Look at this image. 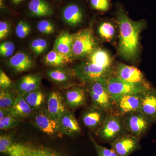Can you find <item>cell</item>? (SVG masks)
Here are the masks:
<instances>
[{"instance_id": "1", "label": "cell", "mask_w": 156, "mask_h": 156, "mask_svg": "<svg viewBox=\"0 0 156 156\" xmlns=\"http://www.w3.org/2000/svg\"><path fill=\"white\" fill-rule=\"evenodd\" d=\"M116 17L119 27V53L125 60L135 61L139 55L140 36L145 27V21L132 20L120 6Z\"/></svg>"}, {"instance_id": "4", "label": "cell", "mask_w": 156, "mask_h": 156, "mask_svg": "<svg viewBox=\"0 0 156 156\" xmlns=\"http://www.w3.org/2000/svg\"><path fill=\"white\" fill-rule=\"evenodd\" d=\"M95 134L102 141L111 143L120 136L129 133L122 118L114 113H108L103 125Z\"/></svg>"}, {"instance_id": "23", "label": "cell", "mask_w": 156, "mask_h": 156, "mask_svg": "<svg viewBox=\"0 0 156 156\" xmlns=\"http://www.w3.org/2000/svg\"><path fill=\"white\" fill-rule=\"evenodd\" d=\"M62 17L68 24L76 26L83 21V14L82 9L76 4L66 6L62 11Z\"/></svg>"}, {"instance_id": "2", "label": "cell", "mask_w": 156, "mask_h": 156, "mask_svg": "<svg viewBox=\"0 0 156 156\" xmlns=\"http://www.w3.org/2000/svg\"><path fill=\"white\" fill-rule=\"evenodd\" d=\"M87 92L91 99V105L108 113L113 112L115 102L110 94L107 80L94 81L87 84Z\"/></svg>"}, {"instance_id": "6", "label": "cell", "mask_w": 156, "mask_h": 156, "mask_svg": "<svg viewBox=\"0 0 156 156\" xmlns=\"http://www.w3.org/2000/svg\"><path fill=\"white\" fill-rule=\"evenodd\" d=\"M110 94L115 102L125 95L142 93L151 86L134 83L124 80L117 76H112L107 80Z\"/></svg>"}, {"instance_id": "11", "label": "cell", "mask_w": 156, "mask_h": 156, "mask_svg": "<svg viewBox=\"0 0 156 156\" xmlns=\"http://www.w3.org/2000/svg\"><path fill=\"white\" fill-rule=\"evenodd\" d=\"M108 113L91 105L83 112L81 119L85 127L95 133L103 125Z\"/></svg>"}, {"instance_id": "26", "label": "cell", "mask_w": 156, "mask_h": 156, "mask_svg": "<svg viewBox=\"0 0 156 156\" xmlns=\"http://www.w3.org/2000/svg\"><path fill=\"white\" fill-rule=\"evenodd\" d=\"M23 97L34 111L40 109L47 100L44 93L40 88L25 94Z\"/></svg>"}, {"instance_id": "41", "label": "cell", "mask_w": 156, "mask_h": 156, "mask_svg": "<svg viewBox=\"0 0 156 156\" xmlns=\"http://www.w3.org/2000/svg\"><path fill=\"white\" fill-rule=\"evenodd\" d=\"M4 0H0V6L1 8L4 7Z\"/></svg>"}, {"instance_id": "29", "label": "cell", "mask_w": 156, "mask_h": 156, "mask_svg": "<svg viewBox=\"0 0 156 156\" xmlns=\"http://www.w3.org/2000/svg\"><path fill=\"white\" fill-rule=\"evenodd\" d=\"M98 32L102 39L106 41H110L114 37L115 29L114 26L111 23L105 21L98 27Z\"/></svg>"}, {"instance_id": "24", "label": "cell", "mask_w": 156, "mask_h": 156, "mask_svg": "<svg viewBox=\"0 0 156 156\" xmlns=\"http://www.w3.org/2000/svg\"><path fill=\"white\" fill-rule=\"evenodd\" d=\"M88 60L102 67L113 69L111 56L107 51L104 49H96L89 55Z\"/></svg>"}, {"instance_id": "36", "label": "cell", "mask_w": 156, "mask_h": 156, "mask_svg": "<svg viewBox=\"0 0 156 156\" xmlns=\"http://www.w3.org/2000/svg\"><path fill=\"white\" fill-rule=\"evenodd\" d=\"M15 45L10 41L4 42L0 45V53L4 57H11L14 53Z\"/></svg>"}, {"instance_id": "17", "label": "cell", "mask_w": 156, "mask_h": 156, "mask_svg": "<svg viewBox=\"0 0 156 156\" xmlns=\"http://www.w3.org/2000/svg\"><path fill=\"white\" fill-rule=\"evenodd\" d=\"M140 111L156 122V90L152 87L142 93Z\"/></svg>"}, {"instance_id": "3", "label": "cell", "mask_w": 156, "mask_h": 156, "mask_svg": "<svg viewBox=\"0 0 156 156\" xmlns=\"http://www.w3.org/2000/svg\"><path fill=\"white\" fill-rule=\"evenodd\" d=\"M113 69L105 68L87 60L74 69L75 76L83 83L87 84L100 80H108L112 76Z\"/></svg>"}, {"instance_id": "37", "label": "cell", "mask_w": 156, "mask_h": 156, "mask_svg": "<svg viewBox=\"0 0 156 156\" xmlns=\"http://www.w3.org/2000/svg\"><path fill=\"white\" fill-rule=\"evenodd\" d=\"M92 8L97 11L105 12L110 8V0H90Z\"/></svg>"}, {"instance_id": "12", "label": "cell", "mask_w": 156, "mask_h": 156, "mask_svg": "<svg viewBox=\"0 0 156 156\" xmlns=\"http://www.w3.org/2000/svg\"><path fill=\"white\" fill-rule=\"evenodd\" d=\"M32 147L16 142L9 134L0 136V152L7 156H27Z\"/></svg>"}, {"instance_id": "19", "label": "cell", "mask_w": 156, "mask_h": 156, "mask_svg": "<svg viewBox=\"0 0 156 156\" xmlns=\"http://www.w3.org/2000/svg\"><path fill=\"white\" fill-rule=\"evenodd\" d=\"M73 34L64 32L57 37L54 44L53 49L69 60L73 58Z\"/></svg>"}, {"instance_id": "20", "label": "cell", "mask_w": 156, "mask_h": 156, "mask_svg": "<svg viewBox=\"0 0 156 156\" xmlns=\"http://www.w3.org/2000/svg\"><path fill=\"white\" fill-rule=\"evenodd\" d=\"M9 66L18 73L27 71L33 67L34 62L27 55L23 52H19L9 59Z\"/></svg>"}, {"instance_id": "28", "label": "cell", "mask_w": 156, "mask_h": 156, "mask_svg": "<svg viewBox=\"0 0 156 156\" xmlns=\"http://www.w3.org/2000/svg\"><path fill=\"white\" fill-rule=\"evenodd\" d=\"M17 96L12 89H1L0 90V108H10Z\"/></svg>"}, {"instance_id": "31", "label": "cell", "mask_w": 156, "mask_h": 156, "mask_svg": "<svg viewBox=\"0 0 156 156\" xmlns=\"http://www.w3.org/2000/svg\"><path fill=\"white\" fill-rule=\"evenodd\" d=\"M89 137L95 147L98 156H119L112 148H108L98 144L94 137L90 134H89Z\"/></svg>"}, {"instance_id": "8", "label": "cell", "mask_w": 156, "mask_h": 156, "mask_svg": "<svg viewBox=\"0 0 156 156\" xmlns=\"http://www.w3.org/2000/svg\"><path fill=\"white\" fill-rule=\"evenodd\" d=\"M32 122L40 131L52 136H61L58 120L54 119L46 110H41L34 115Z\"/></svg>"}, {"instance_id": "38", "label": "cell", "mask_w": 156, "mask_h": 156, "mask_svg": "<svg viewBox=\"0 0 156 156\" xmlns=\"http://www.w3.org/2000/svg\"><path fill=\"white\" fill-rule=\"evenodd\" d=\"M13 83L9 76L2 69L0 71V88L1 89H12Z\"/></svg>"}, {"instance_id": "21", "label": "cell", "mask_w": 156, "mask_h": 156, "mask_svg": "<svg viewBox=\"0 0 156 156\" xmlns=\"http://www.w3.org/2000/svg\"><path fill=\"white\" fill-rule=\"evenodd\" d=\"M10 111L11 115L20 120L30 116L34 111L23 96L20 95H17Z\"/></svg>"}, {"instance_id": "27", "label": "cell", "mask_w": 156, "mask_h": 156, "mask_svg": "<svg viewBox=\"0 0 156 156\" xmlns=\"http://www.w3.org/2000/svg\"><path fill=\"white\" fill-rule=\"evenodd\" d=\"M44 60L45 64L54 67H61L69 61L67 58L54 49L46 55Z\"/></svg>"}, {"instance_id": "34", "label": "cell", "mask_w": 156, "mask_h": 156, "mask_svg": "<svg viewBox=\"0 0 156 156\" xmlns=\"http://www.w3.org/2000/svg\"><path fill=\"white\" fill-rule=\"evenodd\" d=\"M31 27L27 23L24 21H20L16 27L15 33L20 38H24L30 33Z\"/></svg>"}, {"instance_id": "35", "label": "cell", "mask_w": 156, "mask_h": 156, "mask_svg": "<svg viewBox=\"0 0 156 156\" xmlns=\"http://www.w3.org/2000/svg\"><path fill=\"white\" fill-rule=\"evenodd\" d=\"M37 28L40 32L46 35L51 34L55 31V27L53 23L45 20L38 23Z\"/></svg>"}, {"instance_id": "39", "label": "cell", "mask_w": 156, "mask_h": 156, "mask_svg": "<svg viewBox=\"0 0 156 156\" xmlns=\"http://www.w3.org/2000/svg\"><path fill=\"white\" fill-rule=\"evenodd\" d=\"M10 27L9 24L5 21L0 22V39L1 40L5 38L9 34Z\"/></svg>"}, {"instance_id": "15", "label": "cell", "mask_w": 156, "mask_h": 156, "mask_svg": "<svg viewBox=\"0 0 156 156\" xmlns=\"http://www.w3.org/2000/svg\"><path fill=\"white\" fill-rule=\"evenodd\" d=\"M116 76L130 83L151 86L139 69L134 66L124 63L118 64Z\"/></svg>"}, {"instance_id": "25", "label": "cell", "mask_w": 156, "mask_h": 156, "mask_svg": "<svg viewBox=\"0 0 156 156\" xmlns=\"http://www.w3.org/2000/svg\"><path fill=\"white\" fill-rule=\"evenodd\" d=\"M28 8L32 14L37 17L49 16L53 13L51 6L44 0H31Z\"/></svg>"}, {"instance_id": "32", "label": "cell", "mask_w": 156, "mask_h": 156, "mask_svg": "<svg viewBox=\"0 0 156 156\" xmlns=\"http://www.w3.org/2000/svg\"><path fill=\"white\" fill-rule=\"evenodd\" d=\"M27 156H62L55 151L48 148L32 147Z\"/></svg>"}, {"instance_id": "22", "label": "cell", "mask_w": 156, "mask_h": 156, "mask_svg": "<svg viewBox=\"0 0 156 156\" xmlns=\"http://www.w3.org/2000/svg\"><path fill=\"white\" fill-rule=\"evenodd\" d=\"M46 73L51 81L63 87H67L73 80V74L61 67H54Z\"/></svg>"}, {"instance_id": "18", "label": "cell", "mask_w": 156, "mask_h": 156, "mask_svg": "<svg viewBox=\"0 0 156 156\" xmlns=\"http://www.w3.org/2000/svg\"><path fill=\"white\" fill-rule=\"evenodd\" d=\"M59 131L61 134L66 136H75L81 132V128L75 116L69 109L58 121Z\"/></svg>"}, {"instance_id": "16", "label": "cell", "mask_w": 156, "mask_h": 156, "mask_svg": "<svg viewBox=\"0 0 156 156\" xmlns=\"http://www.w3.org/2000/svg\"><path fill=\"white\" fill-rule=\"evenodd\" d=\"M87 92L86 89L80 87L69 88L63 95L66 106L73 110L84 106L87 102Z\"/></svg>"}, {"instance_id": "33", "label": "cell", "mask_w": 156, "mask_h": 156, "mask_svg": "<svg viewBox=\"0 0 156 156\" xmlns=\"http://www.w3.org/2000/svg\"><path fill=\"white\" fill-rule=\"evenodd\" d=\"M48 42L44 39L38 38L34 40L31 43L30 48L34 53L40 55L44 53L48 47Z\"/></svg>"}, {"instance_id": "40", "label": "cell", "mask_w": 156, "mask_h": 156, "mask_svg": "<svg viewBox=\"0 0 156 156\" xmlns=\"http://www.w3.org/2000/svg\"><path fill=\"white\" fill-rule=\"evenodd\" d=\"M23 0H11L12 2L15 5H18L20 2H22Z\"/></svg>"}, {"instance_id": "13", "label": "cell", "mask_w": 156, "mask_h": 156, "mask_svg": "<svg viewBox=\"0 0 156 156\" xmlns=\"http://www.w3.org/2000/svg\"><path fill=\"white\" fill-rule=\"evenodd\" d=\"M41 79L40 73L26 75L13 83L12 89L17 95L23 96L40 89Z\"/></svg>"}, {"instance_id": "5", "label": "cell", "mask_w": 156, "mask_h": 156, "mask_svg": "<svg viewBox=\"0 0 156 156\" xmlns=\"http://www.w3.org/2000/svg\"><path fill=\"white\" fill-rule=\"evenodd\" d=\"M97 44L92 31L89 29L82 30L74 34L73 57L78 58L89 56L96 49Z\"/></svg>"}, {"instance_id": "7", "label": "cell", "mask_w": 156, "mask_h": 156, "mask_svg": "<svg viewBox=\"0 0 156 156\" xmlns=\"http://www.w3.org/2000/svg\"><path fill=\"white\" fill-rule=\"evenodd\" d=\"M128 133L141 138L154 124L140 111L132 113L122 117Z\"/></svg>"}, {"instance_id": "14", "label": "cell", "mask_w": 156, "mask_h": 156, "mask_svg": "<svg viewBox=\"0 0 156 156\" xmlns=\"http://www.w3.org/2000/svg\"><path fill=\"white\" fill-rule=\"evenodd\" d=\"M46 103V111L58 121L69 109L65 102L63 95L58 91L50 92L47 98Z\"/></svg>"}, {"instance_id": "10", "label": "cell", "mask_w": 156, "mask_h": 156, "mask_svg": "<svg viewBox=\"0 0 156 156\" xmlns=\"http://www.w3.org/2000/svg\"><path fill=\"white\" fill-rule=\"evenodd\" d=\"M141 96L142 93L122 96L115 102L113 113L123 117L132 113L140 111Z\"/></svg>"}, {"instance_id": "30", "label": "cell", "mask_w": 156, "mask_h": 156, "mask_svg": "<svg viewBox=\"0 0 156 156\" xmlns=\"http://www.w3.org/2000/svg\"><path fill=\"white\" fill-rule=\"evenodd\" d=\"M20 121L21 120L10 114L0 119V129L4 131L12 129L17 126Z\"/></svg>"}, {"instance_id": "9", "label": "cell", "mask_w": 156, "mask_h": 156, "mask_svg": "<svg viewBox=\"0 0 156 156\" xmlns=\"http://www.w3.org/2000/svg\"><path fill=\"white\" fill-rule=\"evenodd\" d=\"M140 138L130 134H124L110 143L119 156H129L141 148Z\"/></svg>"}]
</instances>
